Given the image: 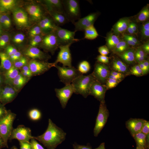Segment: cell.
<instances>
[{
    "label": "cell",
    "instance_id": "ffe728a7",
    "mask_svg": "<svg viewBox=\"0 0 149 149\" xmlns=\"http://www.w3.org/2000/svg\"><path fill=\"white\" fill-rule=\"evenodd\" d=\"M39 145L38 139L26 131L20 138L8 145V149H37Z\"/></svg>",
    "mask_w": 149,
    "mask_h": 149
},
{
    "label": "cell",
    "instance_id": "8992f818",
    "mask_svg": "<svg viewBox=\"0 0 149 149\" xmlns=\"http://www.w3.org/2000/svg\"><path fill=\"white\" fill-rule=\"evenodd\" d=\"M48 108L51 112L68 119L74 118L91 121L100 115V112L69 93H62L54 98L49 103Z\"/></svg>",
    "mask_w": 149,
    "mask_h": 149
},
{
    "label": "cell",
    "instance_id": "7402d4cb",
    "mask_svg": "<svg viewBox=\"0 0 149 149\" xmlns=\"http://www.w3.org/2000/svg\"><path fill=\"white\" fill-rule=\"evenodd\" d=\"M45 113L42 106L39 103L35 102L26 110L18 113L23 122L26 125L33 122Z\"/></svg>",
    "mask_w": 149,
    "mask_h": 149
},
{
    "label": "cell",
    "instance_id": "603a6c76",
    "mask_svg": "<svg viewBox=\"0 0 149 149\" xmlns=\"http://www.w3.org/2000/svg\"><path fill=\"white\" fill-rule=\"evenodd\" d=\"M8 36L10 39L13 49L14 56H18L21 53L22 50V43L21 39L19 37V34L15 31L12 30H7Z\"/></svg>",
    "mask_w": 149,
    "mask_h": 149
},
{
    "label": "cell",
    "instance_id": "83f0119b",
    "mask_svg": "<svg viewBox=\"0 0 149 149\" xmlns=\"http://www.w3.org/2000/svg\"><path fill=\"white\" fill-rule=\"evenodd\" d=\"M3 31H2V29H1V28H0V36H1V34L2 33V32H3Z\"/></svg>",
    "mask_w": 149,
    "mask_h": 149
},
{
    "label": "cell",
    "instance_id": "277c9868",
    "mask_svg": "<svg viewBox=\"0 0 149 149\" xmlns=\"http://www.w3.org/2000/svg\"><path fill=\"white\" fill-rule=\"evenodd\" d=\"M108 63L120 91L149 86V62L143 63L115 52Z\"/></svg>",
    "mask_w": 149,
    "mask_h": 149
},
{
    "label": "cell",
    "instance_id": "9c48e42d",
    "mask_svg": "<svg viewBox=\"0 0 149 149\" xmlns=\"http://www.w3.org/2000/svg\"><path fill=\"white\" fill-rule=\"evenodd\" d=\"M130 28L140 43L149 44V0L125 1Z\"/></svg>",
    "mask_w": 149,
    "mask_h": 149
},
{
    "label": "cell",
    "instance_id": "ac0fdd59",
    "mask_svg": "<svg viewBox=\"0 0 149 149\" xmlns=\"http://www.w3.org/2000/svg\"><path fill=\"white\" fill-rule=\"evenodd\" d=\"M85 63L78 52H71L60 61L59 69L61 72L68 74L70 72L81 70Z\"/></svg>",
    "mask_w": 149,
    "mask_h": 149
},
{
    "label": "cell",
    "instance_id": "d4e9b609",
    "mask_svg": "<svg viewBox=\"0 0 149 149\" xmlns=\"http://www.w3.org/2000/svg\"><path fill=\"white\" fill-rule=\"evenodd\" d=\"M40 145L44 149H64L63 146L60 145L50 144L45 142L40 143Z\"/></svg>",
    "mask_w": 149,
    "mask_h": 149
},
{
    "label": "cell",
    "instance_id": "4316f807",
    "mask_svg": "<svg viewBox=\"0 0 149 149\" xmlns=\"http://www.w3.org/2000/svg\"><path fill=\"white\" fill-rule=\"evenodd\" d=\"M37 149H44V148H43V147L42 146V145H40H40L39 146V147Z\"/></svg>",
    "mask_w": 149,
    "mask_h": 149
},
{
    "label": "cell",
    "instance_id": "6da1fadb",
    "mask_svg": "<svg viewBox=\"0 0 149 149\" xmlns=\"http://www.w3.org/2000/svg\"><path fill=\"white\" fill-rule=\"evenodd\" d=\"M145 87L118 92L119 102L112 121L107 125L111 130L118 125L125 128V134L144 133V116L139 95Z\"/></svg>",
    "mask_w": 149,
    "mask_h": 149
},
{
    "label": "cell",
    "instance_id": "2e32d148",
    "mask_svg": "<svg viewBox=\"0 0 149 149\" xmlns=\"http://www.w3.org/2000/svg\"><path fill=\"white\" fill-rule=\"evenodd\" d=\"M83 70H76L66 74V76L62 81L60 90L62 93L71 94L83 85L86 76Z\"/></svg>",
    "mask_w": 149,
    "mask_h": 149
},
{
    "label": "cell",
    "instance_id": "30bf717a",
    "mask_svg": "<svg viewBox=\"0 0 149 149\" xmlns=\"http://www.w3.org/2000/svg\"><path fill=\"white\" fill-rule=\"evenodd\" d=\"M99 24L107 41L115 52L127 50L140 43L127 25L112 21L102 22Z\"/></svg>",
    "mask_w": 149,
    "mask_h": 149
},
{
    "label": "cell",
    "instance_id": "3957f363",
    "mask_svg": "<svg viewBox=\"0 0 149 149\" xmlns=\"http://www.w3.org/2000/svg\"><path fill=\"white\" fill-rule=\"evenodd\" d=\"M84 94L91 101L107 108L120 91L109 63L93 68L87 74L83 84Z\"/></svg>",
    "mask_w": 149,
    "mask_h": 149
},
{
    "label": "cell",
    "instance_id": "cb8c5ba5",
    "mask_svg": "<svg viewBox=\"0 0 149 149\" xmlns=\"http://www.w3.org/2000/svg\"><path fill=\"white\" fill-rule=\"evenodd\" d=\"M39 139H40L41 143L45 142L50 144L63 145L61 144L60 139L59 138L56 127L48 131V132L44 134L43 136Z\"/></svg>",
    "mask_w": 149,
    "mask_h": 149
},
{
    "label": "cell",
    "instance_id": "484cf974",
    "mask_svg": "<svg viewBox=\"0 0 149 149\" xmlns=\"http://www.w3.org/2000/svg\"><path fill=\"white\" fill-rule=\"evenodd\" d=\"M2 64V59L1 57V52H0V65H1Z\"/></svg>",
    "mask_w": 149,
    "mask_h": 149
},
{
    "label": "cell",
    "instance_id": "4fadbf2b",
    "mask_svg": "<svg viewBox=\"0 0 149 149\" xmlns=\"http://www.w3.org/2000/svg\"><path fill=\"white\" fill-rule=\"evenodd\" d=\"M30 0H0V20L4 22L19 21L28 16L33 9Z\"/></svg>",
    "mask_w": 149,
    "mask_h": 149
},
{
    "label": "cell",
    "instance_id": "7a4b0ae2",
    "mask_svg": "<svg viewBox=\"0 0 149 149\" xmlns=\"http://www.w3.org/2000/svg\"><path fill=\"white\" fill-rule=\"evenodd\" d=\"M56 129L64 149H85L111 131L107 125L99 126L71 119L60 122Z\"/></svg>",
    "mask_w": 149,
    "mask_h": 149
},
{
    "label": "cell",
    "instance_id": "e0dca14e",
    "mask_svg": "<svg viewBox=\"0 0 149 149\" xmlns=\"http://www.w3.org/2000/svg\"><path fill=\"white\" fill-rule=\"evenodd\" d=\"M19 74L14 69L5 70L0 74V96L11 93L18 82Z\"/></svg>",
    "mask_w": 149,
    "mask_h": 149
},
{
    "label": "cell",
    "instance_id": "1f68e13d",
    "mask_svg": "<svg viewBox=\"0 0 149 149\" xmlns=\"http://www.w3.org/2000/svg\"></svg>",
    "mask_w": 149,
    "mask_h": 149
},
{
    "label": "cell",
    "instance_id": "f546056e",
    "mask_svg": "<svg viewBox=\"0 0 149 149\" xmlns=\"http://www.w3.org/2000/svg\"><path fill=\"white\" fill-rule=\"evenodd\" d=\"M0 149H2V148H1V146H0Z\"/></svg>",
    "mask_w": 149,
    "mask_h": 149
},
{
    "label": "cell",
    "instance_id": "5bb4252c",
    "mask_svg": "<svg viewBox=\"0 0 149 149\" xmlns=\"http://www.w3.org/2000/svg\"><path fill=\"white\" fill-rule=\"evenodd\" d=\"M109 134L116 139V149H149L148 134H122L114 129Z\"/></svg>",
    "mask_w": 149,
    "mask_h": 149
},
{
    "label": "cell",
    "instance_id": "4dcf8cb0",
    "mask_svg": "<svg viewBox=\"0 0 149 149\" xmlns=\"http://www.w3.org/2000/svg\"><path fill=\"white\" fill-rule=\"evenodd\" d=\"M0 26H1V22H0Z\"/></svg>",
    "mask_w": 149,
    "mask_h": 149
},
{
    "label": "cell",
    "instance_id": "d6986e66",
    "mask_svg": "<svg viewBox=\"0 0 149 149\" xmlns=\"http://www.w3.org/2000/svg\"><path fill=\"white\" fill-rule=\"evenodd\" d=\"M50 76V72L46 68L39 66L33 68L27 74L26 82L32 87L39 88L46 84Z\"/></svg>",
    "mask_w": 149,
    "mask_h": 149
},
{
    "label": "cell",
    "instance_id": "9a60e30c",
    "mask_svg": "<svg viewBox=\"0 0 149 149\" xmlns=\"http://www.w3.org/2000/svg\"><path fill=\"white\" fill-rule=\"evenodd\" d=\"M26 131L38 139L51 129L55 128V120L51 114L44 113L37 120L28 124Z\"/></svg>",
    "mask_w": 149,
    "mask_h": 149
},
{
    "label": "cell",
    "instance_id": "5b68a950",
    "mask_svg": "<svg viewBox=\"0 0 149 149\" xmlns=\"http://www.w3.org/2000/svg\"><path fill=\"white\" fill-rule=\"evenodd\" d=\"M26 30L32 48L37 53L53 54L57 52L56 31L48 20L41 17H31L26 22Z\"/></svg>",
    "mask_w": 149,
    "mask_h": 149
},
{
    "label": "cell",
    "instance_id": "f1b7e54d",
    "mask_svg": "<svg viewBox=\"0 0 149 149\" xmlns=\"http://www.w3.org/2000/svg\"><path fill=\"white\" fill-rule=\"evenodd\" d=\"M147 47V48H148V50H149V45H148V46H147V47Z\"/></svg>",
    "mask_w": 149,
    "mask_h": 149
},
{
    "label": "cell",
    "instance_id": "8fae6325",
    "mask_svg": "<svg viewBox=\"0 0 149 149\" xmlns=\"http://www.w3.org/2000/svg\"><path fill=\"white\" fill-rule=\"evenodd\" d=\"M87 3L98 23L112 21L129 26L125 1L90 0Z\"/></svg>",
    "mask_w": 149,
    "mask_h": 149
},
{
    "label": "cell",
    "instance_id": "ba28073f",
    "mask_svg": "<svg viewBox=\"0 0 149 149\" xmlns=\"http://www.w3.org/2000/svg\"><path fill=\"white\" fill-rule=\"evenodd\" d=\"M54 24L67 39L80 41L88 33L83 16L78 11L63 10L56 11L52 16Z\"/></svg>",
    "mask_w": 149,
    "mask_h": 149
},
{
    "label": "cell",
    "instance_id": "44dd1931",
    "mask_svg": "<svg viewBox=\"0 0 149 149\" xmlns=\"http://www.w3.org/2000/svg\"><path fill=\"white\" fill-rule=\"evenodd\" d=\"M12 102L13 109L18 113L26 110L36 102L31 96L23 91H18L14 93Z\"/></svg>",
    "mask_w": 149,
    "mask_h": 149
},
{
    "label": "cell",
    "instance_id": "7c38bea8",
    "mask_svg": "<svg viewBox=\"0 0 149 149\" xmlns=\"http://www.w3.org/2000/svg\"><path fill=\"white\" fill-rule=\"evenodd\" d=\"M0 142L10 145L26 132V126L12 107L0 104Z\"/></svg>",
    "mask_w": 149,
    "mask_h": 149
},
{
    "label": "cell",
    "instance_id": "52a82bcc",
    "mask_svg": "<svg viewBox=\"0 0 149 149\" xmlns=\"http://www.w3.org/2000/svg\"><path fill=\"white\" fill-rule=\"evenodd\" d=\"M77 50L86 65L92 68L108 63L115 53L106 38L93 33H88L79 42Z\"/></svg>",
    "mask_w": 149,
    "mask_h": 149
}]
</instances>
